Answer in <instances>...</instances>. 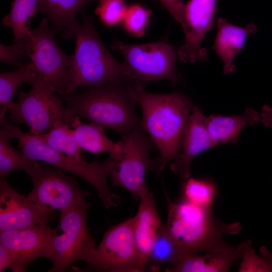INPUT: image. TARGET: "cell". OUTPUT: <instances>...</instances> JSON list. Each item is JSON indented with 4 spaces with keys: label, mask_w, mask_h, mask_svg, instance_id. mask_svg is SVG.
Instances as JSON below:
<instances>
[{
    "label": "cell",
    "mask_w": 272,
    "mask_h": 272,
    "mask_svg": "<svg viewBox=\"0 0 272 272\" xmlns=\"http://www.w3.org/2000/svg\"><path fill=\"white\" fill-rule=\"evenodd\" d=\"M164 193L167 206L165 228L183 257L199 252L243 253L244 242L233 246L224 240L226 235L241 231L240 223H225L215 216L212 207L198 205L184 198L174 202L165 188Z\"/></svg>",
    "instance_id": "1"
},
{
    "label": "cell",
    "mask_w": 272,
    "mask_h": 272,
    "mask_svg": "<svg viewBox=\"0 0 272 272\" xmlns=\"http://www.w3.org/2000/svg\"><path fill=\"white\" fill-rule=\"evenodd\" d=\"M133 96L142 110L141 127L159 151L158 173L180 154L183 132L194 105L180 92L147 93L145 87L132 84Z\"/></svg>",
    "instance_id": "2"
},
{
    "label": "cell",
    "mask_w": 272,
    "mask_h": 272,
    "mask_svg": "<svg viewBox=\"0 0 272 272\" xmlns=\"http://www.w3.org/2000/svg\"><path fill=\"white\" fill-rule=\"evenodd\" d=\"M134 83L122 79L63 96L69 116L78 115L123 134L141 127L132 92Z\"/></svg>",
    "instance_id": "3"
},
{
    "label": "cell",
    "mask_w": 272,
    "mask_h": 272,
    "mask_svg": "<svg viewBox=\"0 0 272 272\" xmlns=\"http://www.w3.org/2000/svg\"><path fill=\"white\" fill-rule=\"evenodd\" d=\"M72 38H75L76 45L69 71L66 95L80 88L129 79L123 63L119 62L104 45L92 17L84 16L83 23L74 30Z\"/></svg>",
    "instance_id": "4"
},
{
    "label": "cell",
    "mask_w": 272,
    "mask_h": 272,
    "mask_svg": "<svg viewBox=\"0 0 272 272\" xmlns=\"http://www.w3.org/2000/svg\"><path fill=\"white\" fill-rule=\"evenodd\" d=\"M0 124L10 139L18 140V147L27 157L71 172L87 181L95 188L106 208L119 205V196L111 191L107 182L113 162L110 156L102 161L77 160L50 147L38 135L22 131L20 127L8 121L6 116L0 118Z\"/></svg>",
    "instance_id": "5"
},
{
    "label": "cell",
    "mask_w": 272,
    "mask_h": 272,
    "mask_svg": "<svg viewBox=\"0 0 272 272\" xmlns=\"http://www.w3.org/2000/svg\"><path fill=\"white\" fill-rule=\"evenodd\" d=\"M90 208L84 199L61 212L52 241V266L48 271L63 272L79 260L91 261L97 246L88 227Z\"/></svg>",
    "instance_id": "6"
},
{
    "label": "cell",
    "mask_w": 272,
    "mask_h": 272,
    "mask_svg": "<svg viewBox=\"0 0 272 272\" xmlns=\"http://www.w3.org/2000/svg\"><path fill=\"white\" fill-rule=\"evenodd\" d=\"M32 86L27 92H17L18 99L9 110L11 121L26 125L29 132L36 135L46 132L57 122L70 125L73 116L67 114L63 96L54 92L39 73Z\"/></svg>",
    "instance_id": "7"
},
{
    "label": "cell",
    "mask_w": 272,
    "mask_h": 272,
    "mask_svg": "<svg viewBox=\"0 0 272 272\" xmlns=\"http://www.w3.org/2000/svg\"><path fill=\"white\" fill-rule=\"evenodd\" d=\"M112 47L124 57L128 78L134 84L145 87L147 83L165 79L175 85L180 82L177 50L173 45L164 41L127 44L115 40Z\"/></svg>",
    "instance_id": "8"
},
{
    "label": "cell",
    "mask_w": 272,
    "mask_h": 272,
    "mask_svg": "<svg viewBox=\"0 0 272 272\" xmlns=\"http://www.w3.org/2000/svg\"><path fill=\"white\" fill-rule=\"evenodd\" d=\"M121 152L115 160L109 175L112 186L127 190L137 200L150 191L145 180L146 171L154 170L155 161L150 153L155 147L152 141L141 127L121 134Z\"/></svg>",
    "instance_id": "9"
},
{
    "label": "cell",
    "mask_w": 272,
    "mask_h": 272,
    "mask_svg": "<svg viewBox=\"0 0 272 272\" xmlns=\"http://www.w3.org/2000/svg\"><path fill=\"white\" fill-rule=\"evenodd\" d=\"M49 23L45 17L35 29L30 30L24 40L26 55L54 92L64 96L72 55H67L57 45L55 30L48 27Z\"/></svg>",
    "instance_id": "10"
},
{
    "label": "cell",
    "mask_w": 272,
    "mask_h": 272,
    "mask_svg": "<svg viewBox=\"0 0 272 272\" xmlns=\"http://www.w3.org/2000/svg\"><path fill=\"white\" fill-rule=\"evenodd\" d=\"M24 171L33 183L28 198L50 210L62 212L91 195L81 189L76 179L55 167L36 161Z\"/></svg>",
    "instance_id": "11"
},
{
    "label": "cell",
    "mask_w": 272,
    "mask_h": 272,
    "mask_svg": "<svg viewBox=\"0 0 272 272\" xmlns=\"http://www.w3.org/2000/svg\"><path fill=\"white\" fill-rule=\"evenodd\" d=\"M133 217L104 233L87 267L82 271H142L133 234Z\"/></svg>",
    "instance_id": "12"
},
{
    "label": "cell",
    "mask_w": 272,
    "mask_h": 272,
    "mask_svg": "<svg viewBox=\"0 0 272 272\" xmlns=\"http://www.w3.org/2000/svg\"><path fill=\"white\" fill-rule=\"evenodd\" d=\"M55 230L41 225L0 232V245L11 253L13 271H25L34 260L51 254L52 241Z\"/></svg>",
    "instance_id": "13"
},
{
    "label": "cell",
    "mask_w": 272,
    "mask_h": 272,
    "mask_svg": "<svg viewBox=\"0 0 272 272\" xmlns=\"http://www.w3.org/2000/svg\"><path fill=\"white\" fill-rule=\"evenodd\" d=\"M218 0H189L185 5L181 26L184 34L183 44L177 50L184 62L204 60L207 51L201 43L214 25Z\"/></svg>",
    "instance_id": "14"
},
{
    "label": "cell",
    "mask_w": 272,
    "mask_h": 272,
    "mask_svg": "<svg viewBox=\"0 0 272 272\" xmlns=\"http://www.w3.org/2000/svg\"><path fill=\"white\" fill-rule=\"evenodd\" d=\"M53 211L42 207L12 188L5 179L0 182V232L48 225Z\"/></svg>",
    "instance_id": "15"
},
{
    "label": "cell",
    "mask_w": 272,
    "mask_h": 272,
    "mask_svg": "<svg viewBox=\"0 0 272 272\" xmlns=\"http://www.w3.org/2000/svg\"><path fill=\"white\" fill-rule=\"evenodd\" d=\"M191 112L182 137V152L170 166L172 172L183 180L190 177L194 158L214 147L207 127L206 117L202 111L194 105Z\"/></svg>",
    "instance_id": "16"
},
{
    "label": "cell",
    "mask_w": 272,
    "mask_h": 272,
    "mask_svg": "<svg viewBox=\"0 0 272 272\" xmlns=\"http://www.w3.org/2000/svg\"><path fill=\"white\" fill-rule=\"evenodd\" d=\"M140 200L137 214L133 217V234L142 271H144L154 244L165 224L158 214L152 192Z\"/></svg>",
    "instance_id": "17"
},
{
    "label": "cell",
    "mask_w": 272,
    "mask_h": 272,
    "mask_svg": "<svg viewBox=\"0 0 272 272\" xmlns=\"http://www.w3.org/2000/svg\"><path fill=\"white\" fill-rule=\"evenodd\" d=\"M217 26L213 48L223 61L224 73H233L235 70L234 59L243 49L247 36L256 33V27L253 24L240 27L223 18L218 19Z\"/></svg>",
    "instance_id": "18"
},
{
    "label": "cell",
    "mask_w": 272,
    "mask_h": 272,
    "mask_svg": "<svg viewBox=\"0 0 272 272\" xmlns=\"http://www.w3.org/2000/svg\"><path fill=\"white\" fill-rule=\"evenodd\" d=\"M260 120V115L248 107L239 115L212 114L206 117L207 127L214 147L240 140L239 134L247 125H253Z\"/></svg>",
    "instance_id": "19"
},
{
    "label": "cell",
    "mask_w": 272,
    "mask_h": 272,
    "mask_svg": "<svg viewBox=\"0 0 272 272\" xmlns=\"http://www.w3.org/2000/svg\"><path fill=\"white\" fill-rule=\"evenodd\" d=\"M70 126L73 128L75 140L82 150L94 155L107 152L113 160L120 155V142L114 143L109 139L104 127L92 122L85 123L78 115L72 116Z\"/></svg>",
    "instance_id": "20"
},
{
    "label": "cell",
    "mask_w": 272,
    "mask_h": 272,
    "mask_svg": "<svg viewBox=\"0 0 272 272\" xmlns=\"http://www.w3.org/2000/svg\"><path fill=\"white\" fill-rule=\"evenodd\" d=\"M95 0H39L38 13L46 15L54 28L65 39L72 38L79 25L76 16L88 3Z\"/></svg>",
    "instance_id": "21"
},
{
    "label": "cell",
    "mask_w": 272,
    "mask_h": 272,
    "mask_svg": "<svg viewBox=\"0 0 272 272\" xmlns=\"http://www.w3.org/2000/svg\"><path fill=\"white\" fill-rule=\"evenodd\" d=\"M243 253L207 252L205 255L191 254L184 256L166 271L176 272H225L229 271L234 261Z\"/></svg>",
    "instance_id": "22"
},
{
    "label": "cell",
    "mask_w": 272,
    "mask_h": 272,
    "mask_svg": "<svg viewBox=\"0 0 272 272\" xmlns=\"http://www.w3.org/2000/svg\"><path fill=\"white\" fill-rule=\"evenodd\" d=\"M38 72L34 64L30 61L17 69L0 74V117L5 116L12 105L13 98L18 89L23 84L31 85L34 82Z\"/></svg>",
    "instance_id": "23"
},
{
    "label": "cell",
    "mask_w": 272,
    "mask_h": 272,
    "mask_svg": "<svg viewBox=\"0 0 272 272\" xmlns=\"http://www.w3.org/2000/svg\"><path fill=\"white\" fill-rule=\"evenodd\" d=\"M39 0H14L10 13L2 20L5 26L12 29L14 42L25 40L30 29L27 23L38 13Z\"/></svg>",
    "instance_id": "24"
},
{
    "label": "cell",
    "mask_w": 272,
    "mask_h": 272,
    "mask_svg": "<svg viewBox=\"0 0 272 272\" xmlns=\"http://www.w3.org/2000/svg\"><path fill=\"white\" fill-rule=\"evenodd\" d=\"M65 122H57L43 134L38 135L52 149L79 161L85 160L77 144L73 129Z\"/></svg>",
    "instance_id": "25"
},
{
    "label": "cell",
    "mask_w": 272,
    "mask_h": 272,
    "mask_svg": "<svg viewBox=\"0 0 272 272\" xmlns=\"http://www.w3.org/2000/svg\"><path fill=\"white\" fill-rule=\"evenodd\" d=\"M10 139L2 129L0 130V176L5 179L12 172L26 169L33 165L36 160L27 157L11 145Z\"/></svg>",
    "instance_id": "26"
},
{
    "label": "cell",
    "mask_w": 272,
    "mask_h": 272,
    "mask_svg": "<svg viewBox=\"0 0 272 272\" xmlns=\"http://www.w3.org/2000/svg\"><path fill=\"white\" fill-rule=\"evenodd\" d=\"M183 257L179 247L167 232L164 225L150 252L147 267L148 263L168 264L169 268L176 264Z\"/></svg>",
    "instance_id": "27"
},
{
    "label": "cell",
    "mask_w": 272,
    "mask_h": 272,
    "mask_svg": "<svg viewBox=\"0 0 272 272\" xmlns=\"http://www.w3.org/2000/svg\"><path fill=\"white\" fill-rule=\"evenodd\" d=\"M184 180L182 186L183 198L198 205L212 207L217 192L213 181L190 177Z\"/></svg>",
    "instance_id": "28"
},
{
    "label": "cell",
    "mask_w": 272,
    "mask_h": 272,
    "mask_svg": "<svg viewBox=\"0 0 272 272\" xmlns=\"http://www.w3.org/2000/svg\"><path fill=\"white\" fill-rule=\"evenodd\" d=\"M151 15V11L139 5L128 6L121 23L128 33L137 37L144 35Z\"/></svg>",
    "instance_id": "29"
},
{
    "label": "cell",
    "mask_w": 272,
    "mask_h": 272,
    "mask_svg": "<svg viewBox=\"0 0 272 272\" xmlns=\"http://www.w3.org/2000/svg\"><path fill=\"white\" fill-rule=\"evenodd\" d=\"M128 6L124 0H100L95 13L106 26L121 23Z\"/></svg>",
    "instance_id": "30"
},
{
    "label": "cell",
    "mask_w": 272,
    "mask_h": 272,
    "mask_svg": "<svg viewBox=\"0 0 272 272\" xmlns=\"http://www.w3.org/2000/svg\"><path fill=\"white\" fill-rule=\"evenodd\" d=\"M250 241L245 242L244 249L242 258V261L239 271L270 272L269 268L262 257L256 254L251 247Z\"/></svg>",
    "instance_id": "31"
},
{
    "label": "cell",
    "mask_w": 272,
    "mask_h": 272,
    "mask_svg": "<svg viewBox=\"0 0 272 272\" xmlns=\"http://www.w3.org/2000/svg\"><path fill=\"white\" fill-rule=\"evenodd\" d=\"M27 57L24 40L14 43L12 45L0 44V61L12 66L20 67L23 60Z\"/></svg>",
    "instance_id": "32"
},
{
    "label": "cell",
    "mask_w": 272,
    "mask_h": 272,
    "mask_svg": "<svg viewBox=\"0 0 272 272\" xmlns=\"http://www.w3.org/2000/svg\"><path fill=\"white\" fill-rule=\"evenodd\" d=\"M166 7L174 19L182 24L185 4L183 0H159Z\"/></svg>",
    "instance_id": "33"
},
{
    "label": "cell",
    "mask_w": 272,
    "mask_h": 272,
    "mask_svg": "<svg viewBox=\"0 0 272 272\" xmlns=\"http://www.w3.org/2000/svg\"><path fill=\"white\" fill-rule=\"evenodd\" d=\"M14 261L11 253L4 246L0 245V271L6 268H13Z\"/></svg>",
    "instance_id": "34"
},
{
    "label": "cell",
    "mask_w": 272,
    "mask_h": 272,
    "mask_svg": "<svg viewBox=\"0 0 272 272\" xmlns=\"http://www.w3.org/2000/svg\"><path fill=\"white\" fill-rule=\"evenodd\" d=\"M260 117L261 121L265 127L272 128V106L263 105Z\"/></svg>",
    "instance_id": "35"
},
{
    "label": "cell",
    "mask_w": 272,
    "mask_h": 272,
    "mask_svg": "<svg viewBox=\"0 0 272 272\" xmlns=\"http://www.w3.org/2000/svg\"><path fill=\"white\" fill-rule=\"evenodd\" d=\"M259 251L262 257L267 264L270 272H272V251H269L264 246L260 247Z\"/></svg>",
    "instance_id": "36"
}]
</instances>
